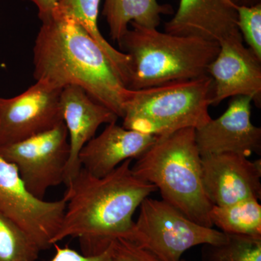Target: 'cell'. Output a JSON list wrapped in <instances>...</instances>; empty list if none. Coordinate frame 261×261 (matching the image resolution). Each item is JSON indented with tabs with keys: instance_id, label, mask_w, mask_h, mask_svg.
<instances>
[{
	"instance_id": "cell-18",
	"label": "cell",
	"mask_w": 261,
	"mask_h": 261,
	"mask_svg": "<svg viewBox=\"0 0 261 261\" xmlns=\"http://www.w3.org/2000/svg\"><path fill=\"white\" fill-rule=\"evenodd\" d=\"M213 226L227 234L261 238V205L256 199H247L224 206L213 205Z\"/></svg>"
},
{
	"instance_id": "cell-11",
	"label": "cell",
	"mask_w": 261,
	"mask_h": 261,
	"mask_svg": "<svg viewBox=\"0 0 261 261\" xmlns=\"http://www.w3.org/2000/svg\"><path fill=\"white\" fill-rule=\"evenodd\" d=\"M251 97L231 98L221 116L195 129V139L201 156L231 152L249 158L260 154L261 128L251 121Z\"/></svg>"
},
{
	"instance_id": "cell-2",
	"label": "cell",
	"mask_w": 261,
	"mask_h": 261,
	"mask_svg": "<svg viewBox=\"0 0 261 261\" xmlns=\"http://www.w3.org/2000/svg\"><path fill=\"white\" fill-rule=\"evenodd\" d=\"M42 23L34 47L37 82L78 86L123 118L130 89L97 43L73 19L53 14Z\"/></svg>"
},
{
	"instance_id": "cell-24",
	"label": "cell",
	"mask_w": 261,
	"mask_h": 261,
	"mask_svg": "<svg viewBox=\"0 0 261 261\" xmlns=\"http://www.w3.org/2000/svg\"><path fill=\"white\" fill-rule=\"evenodd\" d=\"M37 7L39 18L41 21H45L53 17V13L61 0H28Z\"/></svg>"
},
{
	"instance_id": "cell-7",
	"label": "cell",
	"mask_w": 261,
	"mask_h": 261,
	"mask_svg": "<svg viewBox=\"0 0 261 261\" xmlns=\"http://www.w3.org/2000/svg\"><path fill=\"white\" fill-rule=\"evenodd\" d=\"M70 154L64 122L27 140L0 147V156L14 165L33 195L44 200L47 190L64 184Z\"/></svg>"
},
{
	"instance_id": "cell-4",
	"label": "cell",
	"mask_w": 261,
	"mask_h": 261,
	"mask_svg": "<svg viewBox=\"0 0 261 261\" xmlns=\"http://www.w3.org/2000/svg\"><path fill=\"white\" fill-rule=\"evenodd\" d=\"M130 25L132 29L118 44L130 58V90L207 75V68L219 51V43L214 41Z\"/></svg>"
},
{
	"instance_id": "cell-15",
	"label": "cell",
	"mask_w": 261,
	"mask_h": 261,
	"mask_svg": "<svg viewBox=\"0 0 261 261\" xmlns=\"http://www.w3.org/2000/svg\"><path fill=\"white\" fill-rule=\"evenodd\" d=\"M159 137L108 123L104 130L86 144L80 154L81 166L96 177L112 172L121 163L137 159Z\"/></svg>"
},
{
	"instance_id": "cell-10",
	"label": "cell",
	"mask_w": 261,
	"mask_h": 261,
	"mask_svg": "<svg viewBox=\"0 0 261 261\" xmlns=\"http://www.w3.org/2000/svg\"><path fill=\"white\" fill-rule=\"evenodd\" d=\"M219 45L207 70L213 81L211 106H219L227 98L246 96L260 108L261 59L244 45L242 38L226 39Z\"/></svg>"
},
{
	"instance_id": "cell-23",
	"label": "cell",
	"mask_w": 261,
	"mask_h": 261,
	"mask_svg": "<svg viewBox=\"0 0 261 261\" xmlns=\"http://www.w3.org/2000/svg\"><path fill=\"white\" fill-rule=\"evenodd\" d=\"M53 246L56 247V254L49 261H113L112 245L106 251L96 255H84L73 249L61 247L57 244Z\"/></svg>"
},
{
	"instance_id": "cell-17",
	"label": "cell",
	"mask_w": 261,
	"mask_h": 261,
	"mask_svg": "<svg viewBox=\"0 0 261 261\" xmlns=\"http://www.w3.org/2000/svg\"><path fill=\"white\" fill-rule=\"evenodd\" d=\"M101 0H61L53 14L73 19L97 43L125 84L130 77V58L117 50L103 37L98 27V15Z\"/></svg>"
},
{
	"instance_id": "cell-5",
	"label": "cell",
	"mask_w": 261,
	"mask_h": 261,
	"mask_svg": "<svg viewBox=\"0 0 261 261\" xmlns=\"http://www.w3.org/2000/svg\"><path fill=\"white\" fill-rule=\"evenodd\" d=\"M213 81L208 75L130 90L123 126L141 133L164 137L177 130L197 129L211 119Z\"/></svg>"
},
{
	"instance_id": "cell-9",
	"label": "cell",
	"mask_w": 261,
	"mask_h": 261,
	"mask_svg": "<svg viewBox=\"0 0 261 261\" xmlns=\"http://www.w3.org/2000/svg\"><path fill=\"white\" fill-rule=\"evenodd\" d=\"M62 89L37 82L16 97H0V147L21 142L63 123Z\"/></svg>"
},
{
	"instance_id": "cell-14",
	"label": "cell",
	"mask_w": 261,
	"mask_h": 261,
	"mask_svg": "<svg viewBox=\"0 0 261 261\" xmlns=\"http://www.w3.org/2000/svg\"><path fill=\"white\" fill-rule=\"evenodd\" d=\"M165 32L221 43L242 37L238 13L228 0H180L177 12L165 23Z\"/></svg>"
},
{
	"instance_id": "cell-16",
	"label": "cell",
	"mask_w": 261,
	"mask_h": 261,
	"mask_svg": "<svg viewBox=\"0 0 261 261\" xmlns=\"http://www.w3.org/2000/svg\"><path fill=\"white\" fill-rule=\"evenodd\" d=\"M173 13L171 5L159 4L157 0H105L102 10L109 25L110 35L118 44L128 30L129 24L157 29L161 15Z\"/></svg>"
},
{
	"instance_id": "cell-1",
	"label": "cell",
	"mask_w": 261,
	"mask_h": 261,
	"mask_svg": "<svg viewBox=\"0 0 261 261\" xmlns=\"http://www.w3.org/2000/svg\"><path fill=\"white\" fill-rule=\"evenodd\" d=\"M127 160L107 176L96 177L82 168L67 185L66 207L53 245L77 238L82 253H102L118 238L128 240L141 203L158 191L152 184L137 177Z\"/></svg>"
},
{
	"instance_id": "cell-25",
	"label": "cell",
	"mask_w": 261,
	"mask_h": 261,
	"mask_svg": "<svg viewBox=\"0 0 261 261\" xmlns=\"http://www.w3.org/2000/svg\"><path fill=\"white\" fill-rule=\"evenodd\" d=\"M233 7H250L261 3V0H228Z\"/></svg>"
},
{
	"instance_id": "cell-6",
	"label": "cell",
	"mask_w": 261,
	"mask_h": 261,
	"mask_svg": "<svg viewBox=\"0 0 261 261\" xmlns=\"http://www.w3.org/2000/svg\"><path fill=\"white\" fill-rule=\"evenodd\" d=\"M128 240L160 261H181L187 250L197 245L224 243L226 233L194 222L163 200L147 197Z\"/></svg>"
},
{
	"instance_id": "cell-13",
	"label": "cell",
	"mask_w": 261,
	"mask_h": 261,
	"mask_svg": "<svg viewBox=\"0 0 261 261\" xmlns=\"http://www.w3.org/2000/svg\"><path fill=\"white\" fill-rule=\"evenodd\" d=\"M61 107L70 145L65 173L64 184L67 186L82 169L81 150L94 137L101 125L116 122L118 117L78 86L68 85L62 89Z\"/></svg>"
},
{
	"instance_id": "cell-8",
	"label": "cell",
	"mask_w": 261,
	"mask_h": 261,
	"mask_svg": "<svg viewBox=\"0 0 261 261\" xmlns=\"http://www.w3.org/2000/svg\"><path fill=\"white\" fill-rule=\"evenodd\" d=\"M65 207L63 198L46 201L33 195L14 165L0 156V213L14 223L39 251L53 246Z\"/></svg>"
},
{
	"instance_id": "cell-21",
	"label": "cell",
	"mask_w": 261,
	"mask_h": 261,
	"mask_svg": "<svg viewBox=\"0 0 261 261\" xmlns=\"http://www.w3.org/2000/svg\"><path fill=\"white\" fill-rule=\"evenodd\" d=\"M238 27L243 39L257 58L261 59V3L254 6L234 7Z\"/></svg>"
},
{
	"instance_id": "cell-22",
	"label": "cell",
	"mask_w": 261,
	"mask_h": 261,
	"mask_svg": "<svg viewBox=\"0 0 261 261\" xmlns=\"http://www.w3.org/2000/svg\"><path fill=\"white\" fill-rule=\"evenodd\" d=\"M113 261H160L129 240L118 238L112 243Z\"/></svg>"
},
{
	"instance_id": "cell-3",
	"label": "cell",
	"mask_w": 261,
	"mask_h": 261,
	"mask_svg": "<svg viewBox=\"0 0 261 261\" xmlns=\"http://www.w3.org/2000/svg\"><path fill=\"white\" fill-rule=\"evenodd\" d=\"M132 170L140 179L160 190L163 201L187 219L213 228L211 203L202 181L201 155L195 128L177 130L158 138L137 159Z\"/></svg>"
},
{
	"instance_id": "cell-20",
	"label": "cell",
	"mask_w": 261,
	"mask_h": 261,
	"mask_svg": "<svg viewBox=\"0 0 261 261\" xmlns=\"http://www.w3.org/2000/svg\"><path fill=\"white\" fill-rule=\"evenodd\" d=\"M39 252L28 237L0 213V261H35Z\"/></svg>"
},
{
	"instance_id": "cell-19",
	"label": "cell",
	"mask_w": 261,
	"mask_h": 261,
	"mask_svg": "<svg viewBox=\"0 0 261 261\" xmlns=\"http://www.w3.org/2000/svg\"><path fill=\"white\" fill-rule=\"evenodd\" d=\"M226 234L224 243L202 245V261H261V238Z\"/></svg>"
},
{
	"instance_id": "cell-12",
	"label": "cell",
	"mask_w": 261,
	"mask_h": 261,
	"mask_svg": "<svg viewBox=\"0 0 261 261\" xmlns=\"http://www.w3.org/2000/svg\"><path fill=\"white\" fill-rule=\"evenodd\" d=\"M202 181L214 205L224 206L247 199L260 200L261 161L225 152L201 156Z\"/></svg>"
}]
</instances>
